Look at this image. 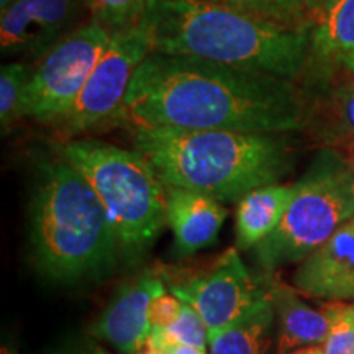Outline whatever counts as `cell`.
<instances>
[{"label": "cell", "mask_w": 354, "mask_h": 354, "mask_svg": "<svg viewBox=\"0 0 354 354\" xmlns=\"http://www.w3.org/2000/svg\"><path fill=\"white\" fill-rule=\"evenodd\" d=\"M184 302L174 294H162L149 305V325L151 328H166L179 318Z\"/></svg>", "instance_id": "cb8c5ba5"}, {"label": "cell", "mask_w": 354, "mask_h": 354, "mask_svg": "<svg viewBox=\"0 0 354 354\" xmlns=\"http://www.w3.org/2000/svg\"><path fill=\"white\" fill-rule=\"evenodd\" d=\"M292 281L305 297L326 302L354 300V216L300 263Z\"/></svg>", "instance_id": "7c38bea8"}, {"label": "cell", "mask_w": 354, "mask_h": 354, "mask_svg": "<svg viewBox=\"0 0 354 354\" xmlns=\"http://www.w3.org/2000/svg\"><path fill=\"white\" fill-rule=\"evenodd\" d=\"M153 53L189 56L294 81L310 61L312 25L286 26L207 0H149Z\"/></svg>", "instance_id": "7a4b0ae2"}, {"label": "cell", "mask_w": 354, "mask_h": 354, "mask_svg": "<svg viewBox=\"0 0 354 354\" xmlns=\"http://www.w3.org/2000/svg\"><path fill=\"white\" fill-rule=\"evenodd\" d=\"M159 351H165L166 354H207L203 349L187 346V344H166Z\"/></svg>", "instance_id": "d4e9b609"}, {"label": "cell", "mask_w": 354, "mask_h": 354, "mask_svg": "<svg viewBox=\"0 0 354 354\" xmlns=\"http://www.w3.org/2000/svg\"><path fill=\"white\" fill-rule=\"evenodd\" d=\"M109 30L88 20L32 66L24 94V117L55 127L76 104L107 50Z\"/></svg>", "instance_id": "52a82bcc"}, {"label": "cell", "mask_w": 354, "mask_h": 354, "mask_svg": "<svg viewBox=\"0 0 354 354\" xmlns=\"http://www.w3.org/2000/svg\"><path fill=\"white\" fill-rule=\"evenodd\" d=\"M166 344H187L205 351L209 346V328L197 310L184 302L183 312L172 325L166 328H151L146 348L161 349Z\"/></svg>", "instance_id": "d6986e66"}, {"label": "cell", "mask_w": 354, "mask_h": 354, "mask_svg": "<svg viewBox=\"0 0 354 354\" xmlns=\"http://www.w3.org/2000/svg\"><path fill=\"white\" fill-rule=\"evenodd\" d=\"M351 55H354V0H328L313 13L310 61L315 64H339Z\"/></svg>", "instance_id": "e0dca14e"}, {"label": "cell", "mask_w": 354, "mask_h": 354, "mask_svg": "<svg viewBox=\"0 0 354 354\" xmlns=\"http://www.w3.org/2000/svg\"><path fill=\"white\" fill-rule=\"evenodd\" d=\"M336 153L342 156L344 166H346L348 174H349V177H351V184L354 187V149H349V151H342V153L336 151Z\"/></svg>", "instance_id": "484cf974"}, {"label": "cell", "mask_w": 354, "mask_h": 354, "mask_svg": "<svg viewBox=\"0 0 354 354\" xmlns=\"http://www.w3.org/2000/svg\"><path fill=\"white\" fill-rule=\"evenodd\" d=\"M169 290L197 310L209 328V338L269 297V284L251 274L234 248L225 251L203 272L169 282Z\"/></svg>", "instance_id": "9c48e42d"}, {"label": "cell", "mask_w": 354, "mask_h": 354, "mask_svg": "<svg viewBox=\"0 0 354 354\" xmlns=\"http://www.w3.org/2000/svg\"><path fill=\"white\" fill-rule=\"evenodd\" d=\"M294 194L295 185L269 184L241 197L234 214V238L238 250L256 248L272 234L289 209Z\"/></svg>", "instance_id": "9a60e30c"}, {"label": "cell", "mask_w": 354, "mask_h": 354, "mask_svg": "<svg viewBox=\"0 0 354 354\" xmlns=\"http://www.w3.org/2000/svg\"><path fill=\"white\" fill-rule=\"evenodd\" d=\"M336 66H339V68L346 69L348 73L354 74V55H351V56H349V57H346V59H343L342 63H339V64H336Z\"/></svg>", "instance_id": "f1b7e54d"}, {"label": "cell", "mask_w": 354, "mask_h": 354, "mask_svg": "<svg viewBox=\"0 0 354 354\" xmlns=\"http://www.w3.org/2000/svg\"><path fill=\"white\" fill-rule=\"evenodd\" d=\"M32 66L24 61L3 64L0 69V127L6 135L24 118V94Z\"/></svg>", "instance_id": "ffe728a7"}, {"label": "cell", "mask_w": 354, "mask_h": 354, "mask_svg": "<svg viewBox=\"0 0 354 354\" xmlns=\"http://www.w3.org/2000/svg\"><path fill=\"white\" fill-rule=\"evenodd\" d=\"M227 215L223 203L215 197L166 185V223L180 254H194L215 243Z\"/></svg>", "instance_id": "4fadbf2b"}, {"label": "cell", "mask_w": 354, "mask_h": 354, "mask_svg": "<svg viewBox=\"0 0 354 354\" xmlns=\"http://www.w3.org/2000/svg\"><path fill=\"white\" fill-rule=\"evenodd\" d=\"M2 354H10V351L7 348H2Z\"/></svg>", "instance_id": "1f68e13d"}, {"label": "cell", "mask_w": 354, "mask_h": 354, "mask_svg": "<svg viewBox=\"0 0 354 354\" xmlns=\"http://www.w3.org/2000/svg\"><path fill=\"white\" fill-rule=\"evenodd\" d=\"M133 148L165 185L220 202H236L251 190L277 184L292 161L281 133L135 127Z\"/></svg>", "instance_id": "3957f363"}, {"label": "cell", "mask_w": 354, "mask_h": 354, "mask_svg": "<svg viewBox=\"0 0 354 354\" xmlns=\"http://www.w3.org/2000/svg\"><path fill=\"white\" fill-rule=\"evenodd\" d=\"M274 320L276 308L269 292V297L245 317L210 336V354H266L271 346Z\"/></svg>", "instance_id": "ac0fdd59"}, {"label": "cell", "mask_w": 354, "mask_h": 354, "mask_svg": "<svg viewBox=\"0 0 354 354\" xmlns=\"http://www.w3.org/2000/svg\"><path fill=\"white\" fill-rule=\"evenodd\" d=\"M295 185L279 227L256 246L266 272L302 261L354 216V187L342 156L322 148Z\"/></svg>", "instance_id": "8992f818"}, {"label": "cell", "mask_w": 354, "mask_h": 354, "mask_svg": "<svg viewBox=\"0 0 354 354\" xmlns=\"http://www.w3.org/2000/svg\"><path fill=\"white\" fill-rule=\"evenodd\" d=\"M12 2V0H0V7H2V8H6L7 6H8V3H10Z\"/></svg>", "instance_id": "4dcf8cb0"}, {"label": "cell", "mask_w": 354, "mask_h": 354, "mask_svg": "<svg viewBox=\"0 0 354 354\" xmlns=\"http://www.w3.org/2000/svg\"><path fill=\"white\" fill-rule=\"evenodd\" d=\"M269 292L279 318L277 354L325 343L330 322L323 310L308 307L287 286L269 284Z\"/></svg>", "instance_id": "2e32d148"}, {"label": "cell", "mask_w": 354, "mask_h": 354, "mask_svg": "<svg viewBox=\"0 0 354 354\" xmlns=\"http://www.w3.org/2000/svg\"><path fill=\"white\" fill-rule=\"evenodd\" d=\"M207 2L234 8L286 26L312 25V19H308L310 12L305 8L302 0H207Z\"/></svg>", "instance_id": "44dd1931"}, {"label": "cell", "mask_w": 354, "mask_h": 354, "mask_svg": "<svg viewBox=\"0 0 354 354\" xmlns=\"http://www.w3.org/2000/svg\"><path fill=\"white\" fill-rule=\"evenodd\" d=\"M322 310L330 322L328 336L323 343V353L354 354V305L326 302Z\"/></svg>", "instance_id": "603a6c76"}, {"label": "cell", "mask_w": 354, "mask_h": 354, "mask_svg": "<svg viewBox=\"0 0 354 354\" xmlns=\"http://www.w3.org/2000/svg\"><path fill=\"white\" fill-rule=\"evenodd\" d=\"M125 117L135 127L284 133L304 130L307 104L290 79L149 53L128 87Z\"/></svg>", "instance_id": "6da1fadb"}, {"label": "cell", "mask_w": 354, "mask_h": 354, "mask_svg": "<svg viewBox=\"0 0 354 354\" xmlns=\"http://www.w3.org/2000/svg\"><path fill=\"white\" fill-rule=\"evenodd\" d=\"M166 290L165 279L151 271L141 272L118 287L107 307L88 326V333L120 354L141 351L151 333L149 305Z\"/></svg>", "instance_id": "8fae6325"}, {"label": "cell", "mask_w": 354, "mask_h": 354, "mask_svg": "<svg viewBox=\"0 0 354 354\" xmlns=\"http://www.w3.org/2000/svg\"><path fill=\"white\" fill-rule=\"evenodd\" d=\"M326 2H328V0H302V3L305 6V8L310 12V15H313V13L320 10V8L325 6Z\"/></svg>", "instance_id": "4316f807"}, {"label": "cell", "mask_w": 354, "mask_h": 354, "mask_svg": "<svg viewBox=\"0 0 354 354\" xmlns=\"http://www.w3.org/2000/svg\"><path fill=\"white\" fill-rule=\"evenodd\" d=\"M88 20L86 0H12L0 17L2 56L35 64Z\"/></svg>", "instance_id": "30bf717a"}, {"label": "cell", "mask_w": 354, "mask_h": 354, "mask_svg": "<svg viewBox=\"0 0 354 354\" xmlns=\"http://www.w3.org/2000/svg\"><path fill=\"white\" fill-rule=\"evenodd\" d=\"M30 240L39 271L63 284L100 281L122 263L104 205L81 172L61 158L39 167Z\"/></svg>", "instance_id": "277c9868"}, {"label": "cell", "mask_w": 354, "mask_h": 354, "mask_svg": "<svg viewBox=\"0 0 354 354\" xmlns=\"http://www.w3.org/2000/svg\"><path fill=\"white\" fill-rule=\"evenodd\" d=\"M290 354H325L320 346H307V348H300L292 351Z\"/></svg>", "instance_id": "83f0119b"}, {"label": "cell", "mask_w": 354, "mask_h": 354, "mask_svg": "<svg viewBox=\"0 0 354 354\" xmlns=\"http://www.w3.org/2000/svg\"><path fill=\"white\" fill-rule=\"evenodd\" d=\"M91 19L110 35L135 28L143 21L149 0H86Z\"/></svg>", "instance_id": "7402d4cb"}, {"label": "cell", "mask_w": 354, "mask_h": 354, "mask_svg": "<svg viewBox=\"0 0 354 354\" xmlns=\"http://www.w3.org/2000/svg\"><path fill=\"white\" fill-rule=\"evenodd\" d=\"M59 158L81 172L104 205L120 246L122 263H136L166 223V185L140 151L77 138L59 146Z\"/></svg>", "instance_id": "5b68a950"}, {"label": "cell", "mask_w": 354, "mask_h": 354, "mask_svg": "<svg viewBox=\"0 0 354 354\" xmlns=\"http://www.w3.org/2000/svg\"><path fill=\"white\" fill-rule=\"evenodd\" d=\"M94 354H109V353L102 351V349H95ZM135 354H166V353H165V351H159V349H149V348H145V349H141V351L135 353Z\"/></svg>", "instance_id": "f546056e"}, {"label": "cell", "mask_w": 354, "mask_h": 354, "mask_svg": "<svg viewBox=\"0 0 354 354\" xmlns=\"http://www.w3.org/2000/svg\"><path fill=\"white\" fill-rule=\"evenodd\" d=\"M149 53H153V48L141 24L125 32L113 33L76 104L55 127L71 138L112 123L117 118H127L128 87Z\"/></svg>", "instance_id": "ba28073f"}, {"label": "cell", "mask_w": 354, "mask_h": 354, "mask_svg": "<svg viewBox=\"0 0 354 354\" xmlns=\"http://www.w3.org/2000/svg\"><path fill=\"white\" fill-rule=\"evenodd\" d=\"M305 104V128L312 131L323 148L339 153L354 149V74L348 73V79L320 87L315 100Z\"/></svg>", "instance_id": "5bb4252c"}]
</instances>
